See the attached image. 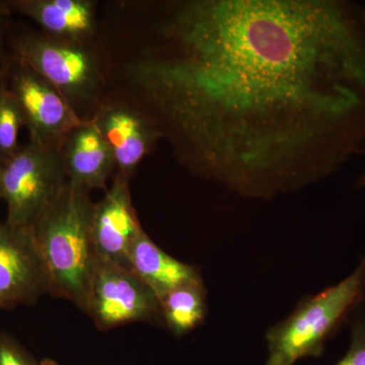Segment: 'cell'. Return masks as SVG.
Listing matches in <instances>:
<instances>
[{
    "instance_id": "6da1fadb",
    "label": "cell",
    "mask_w": 365,
    "mask_h": 365,
    "mask_svg": "<svg viewBox=\"0 0 365 365\" xmlns=\"http://www.w3.org/2000/svg\"><path fill=\"white\" fill-rule=\"evenodd\" d=\"M137 76L182 163L245 198L332 176L365 141L364 6L170 2Z\"/></svg>"
},
{
    "instance_id": "7a4b0ae2",
    "label": "cell",
    "mask_w": 365,
    "mask_h": 365,
    "mask_svg": "<svg viewBox=\"0 0 365 365\" xmlns=\"http://www.w3.org/2000/svg\"><path fill=\"white\" fill-rule=\"evenodd\" d=\"M93 205L91 190L67 181L30 227L50 294L85 313L98 261L91 235Z\"/></svg>"
},
{
    "instance_id": "3957f363",
    "label": "cell",
    "mask_w": 365,
    "mask_h": 365,
    "mask_svg": "<svg viewBox=\"0 0 365 365\" xmlns=\"http://www.w3.org/2000/svg\"><path fill=\"white\" fill-rule=\"evenodd\" d=\"M365 299V256L348 277L302 299L287 319L266 333V365H294L319 357L325 345Z\"/></svg>"
},
{
    "instance_id": "277c9868",
    "label": "cell",
    "mask_w": 365,
    "mask_h": 365,
    "mask_svg": "<svg viewBox=\"0 0 365 365\" xmlns=\"http://www.w3.org/2000/svg\"><path fill=\"white\" fill-rule=\"evenodd\" d=\"M9 46L11 58L49 81L79 116L81 110L95 104L103 76L97 55L88 43L56 39L28 31L14 34Z\"/></svg>"
},
{
    "instance_id": "5b68a950",
    "label": "cell",
    "mask_w": 365,
    "mask_h": 365,
    "mask_svg": "<svg viewBox=\"0 0 365 365\" xmlns=\"http://www.w3.org/2000/svg\"><path fill=\"white\" fill-rule=\"evenodd\" d=\"M66 182L59 150L29 140L2 165L0 200L6 205V222L31 227Z\"/></svg>"
},
{
    "instance_id": "8992f818",
    "label": "cell",
    "mask_w": 365,
    "mask_h": 365,
    "mask_svg": "<svg viewBox=\"0 0 365 365\" xmlns=\"http://www.w3.org/2000/svg\"><path fill=\"white\" fill-rule=\"evenodd\" d=\"M86 314L101 330L131 323L163 324L155 294L130 268L98 258Z\"/></svg>"
},
{
    "instance_id": "52a82bcc",
    "label": "cell",
    "mask_w": 365,
    "mask_h": 365,
    "mask_svg": "<svg viewBox=\"0 0 365 365\" xmlns=\"http://www.w3.org/2000/svg\"><path fill=\"white\" fill-rule=\"evenodd\" d=\"M4 76L20 106L30 140L59 150L67 134L85 119L49 81L18 60H7Z\"/></svg>"
},
{
    "instance_id": "ba28073f",
    "label": "cell",
    "mask_w": 365,
    "mask_h": 365,
    "mask_svg": "<svg viewBox=\"0 0 365 365\" xmlns=\"http://www.w3.org/2000/svg\"><path fill=\"white\" fill-rule=\"evenodd\" d=\"M91 120L111 150L116 165L115 176L128 181L163 137L150 114L125 103L100 105Z\"/></svg>"
},
{
    "instance_id": "9c48e42d",
    "label": "cell",
    "mask_w": 365,
    "mask_h": 365,
    "mask_svg": "<svg viewBox=\"0 0 365 365\" xmlns=\"http://www.w3.org/2000/svg\"><path fill=\"white\" fill-rule=\"evenodd\" d=\"M49 292L30 227L0 222V309L32 304Z\"/></svg>"
},
{
    "instance_id": "30bf717a",
    "label": "cell",
    "mask_w": 365,
    "mask_h": 365,
    "mask_svg": "<svg viewBox=\"0 0 365 365\" xmlns=\"http://www.w3.org/2000/svg\"><path fill=\"white\" fill-rule=\"evenodd\" d=\"M143 230L128 180L115 176L104 197L93 205L91 235L98 258L128 267L129 251Z\"/></svg>"
},
{
    "instance_id": "8fae6325",
    "label": "cell",
    "mask_w": 365,
    "mask_h": 365,
    "mask_svg": "<svg viewBox=\"0 0 365 365\" xmlns=\"http://www.w3.org/2000/svg\"><path fill=\"white\" fill-rule=\"evenodd\" d=\"M67 181L88 190H107V182L116 174L109 146L91 119L78 125L60 146Z\"/></svg>"
},
{
    "instance_id": "7c38bea8",
    "label": "cell",
    "mask_w": 365,
    "mask_h": 365,
    "mask_svg": "<svg viewBox=\"0 0 365 365\" xmlns=\"http://www.w3.org/2000/svg\"><path fill=\"white\" fill-rule=\"evenodd\" d=\"M9 4L50 37L88 43L95 34L96 4L91 0H11Z\"/></svg>"
},
{
    "instance_id": "4fadbf2b",
    "label": "cell",
    "mask_w": 365,
    "mask_h": 365,
    "mask_svg": "<svg viewBox=\"0 0 365 365\" xmlns=\"http://www.w3.org/2000/svg\"><path fill=\"white\" fill-rule=\"evenodd\" d=\"M127 265L155 294L158 302L176 288L204 283L198 269L165 253L144 230L132 244Z\"/></svg>"
},
{
    "instance_id": "5bb4252c",
    "label": "cell",
    "mask_w": 365,
    "mask_h": 365,
    "mask_svg": "<svg viewBox=\"0 0 365 365\" xmlns=\"http://www.w3.org/2000/svg\"><path fill=\"white\" fill-rule=\"evenodd\" d=\"M163 324L177 337L202 325L207 316L204 283L176 288L160 299Z\"/></svg>"
},
{
    "instance_id": "9a60e30c",
    "label": "cell",
    "mask_w": 365,
    "mask_h": 365,
    "mask_svg": "<svg viewBox=\"0 0 365 365\" xmlns=\"http://www.w3.org/2000/svg\"><path fill=\"white\" fill-rule=\"evenodd\" d=\"M25 127L23 113L6 83L0 88V163L4 165L18 153L19 134Z\"/></svg>"
},
{
    "instance_id": "2e32d148",
    "label": "cell",
    "mask_w": 365,
    "mask_h": 365,
    "mask_svg": "<svg viewBox=\"0 0 365 365\" xmlns=\"http://www.w3.org/2000/svg\"><path fill=\"white\" fill-rule=\"evenodd\" d=\"M351 342L344 356L334 365H365V316L352 319Z\"/></svg>"
},
{
    "instance_id": "e0dca14e",
    "label": "cell",
    "mask_w": 365,
    "mask_h": 365,
    "mask_svg": "<svg viewBox=\"0 0 365 365\" xmlns=\"http://www.w3.org/2000/svg\"><path fill=\"white\" fill-rule=\"evenodd\" d=\"M37 364L20 342L9 334L0 333V365Z\"/></svg>"
},
{
    "instance_id": "ac0fdd59",
    "label": "cell",
    "mask_w": 365,
    "mask_h": 365,
    "mask_svg": "<svg viewBox=\"0 0 365 365\" xmlns=\"http://www.w3.org/2000/svg\"><path fill=\"white\" fill-rule=\"evenodd\" d=\"M11 11H13L9 6V1H0V57H1L4 41L6 38L7 23Z\"/></svg>"
},
{
    "instance_id": "d6986e66",
    "label": "cell",
    "mask_w": 365,
    "mask_h": 365,
    "mask_svg": "<svg viewBox=\"0 0 365 365\" xmlns=\"http://www.w3.org/2000/svg\"><path fill=\"white\" fill-rule=\"evenodd\" d=\"M356 188L365 189V174L362 175V176L360 177L359 180H357Z\"/></svg>"
},
{
    "instance_id": "ffe728a7",
    "label": "cell",
    "mask_w": 365,
    "mask_h": 365,
    "mask_svg": "<svg viewBox=\"0 0 365 365\" xmlns=\"http://www.w3.org/2000/svg\"><path fill=\"white\" fill-rule=\"evenodd\" d=\"M37 365H56V364L51 361V360L46 359L43 360V361H41L40 364H38Z\"/></svg>"
},
{
    "instance_id": "44dd1931",
    "label": "cell",
    "mask_w": 365,
    "mask_h": 365,
    "mask_svg": "<svg viewBox=\"0 0 365 365\" xmlns=\"http://www.w3.org/2000/svg\"><path fill=\"white\" fill-rule=\"evenodd\" d=\"M4 85V69H0V88Z\"/></svg>"
},
{
    "instance_id": "7402d4cb",
    "label": "cell",
    "mask_w": 365,
    "mask_h": 365,
    "mask_svg": "<svg viewBox=\"0 0 365 365\" xmlns=\"http://www.w3.org/2000/svg\"><path fill=\"white\" fill-rule=\"evenodd\" d=\"M2 165H2L1 163H0V175H1Z\"/></svg>"
},
{
    "instance_id": "603a6c76",
    "label": "cell",
    "mask_w": 365,
    "mask_h": 365,
    "mask_svg": "<svg viewBox=\"0 0 365 365\" xmlns=\"http://www.w3.org/2000/svg\"><path fill=\"white\" fill-rule=\"evenodd\" d=\"M364 11H365V6H364Z\"/></svg>"
}]
</instances>
